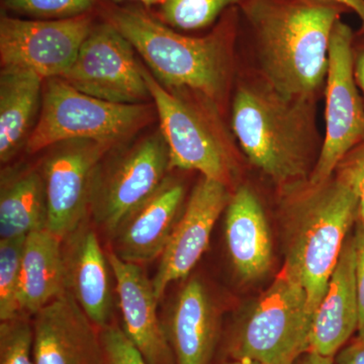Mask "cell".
I'll return each mask as SVG.
<instances>
[{
    "label": "cell",
    "mask_w": 364,
    "mask_h": 364,
    "mask_svg": "<svg viewBox=\"0 0 364 364\" xmlns=\"http://www.w3.org/2000/svg\"><path fill=\"white\" fill-rule=\"evenodd\" d=\"M223 364H262L251 359H232Z\"/></svg>",
    "instance_id": "36"
},
{
    "label": "cell",
    "mask_w": 364,
    "mask_h": 364,
    "mask_svg": "<svg viewBox=\"0 0 364 364\" xmlns=\"http://www.w3.org/2000/svg\"><path fill=\"white\" fill-rule=\"evenodd\" d=\"M316 104L282 95L258 71L235 91L232 131L251 164L279 191L309 181L318 161Z\"/></svg>",
    "instance_id": "3"
},
{
    "label": "cell",
    "mask_w": 364,
    "mask_h": 364,
    "mask_svg": "<svg viewBox=\"0 0 364 364\" xmlns=\"http://www.w3.org/2000/svg\"><path fill=\"white\" fill-rule=\"evenodd\" d=\"M44 79L31 71L2 68L0 75V161L9 162L26 145Z\"/></svg>",
    "instance_id": "22"
},
{
    "label": "cell",
    "mask_w": 364,
    "mask_h": 364,
    "mask_svg": "<svg viewBox=\"0 0 364 364\" xmlns=\"http://www.w3.org/2000/svg\"><path fill=\"white\" fill-rule=\"evenodd\" d=\"M245 0H162L159 18L176 31H196L218 23L232 7H239Z\"/></svg>",
    "instance_id": "24"
},
{
    "label": "cell",
    "mask_w": 364,
    "mask_h": 364,
    "mask_svg": "<svg viewBox=\"0 0 364 364\" xmlns=\"http://www.w3.org/2000/svg\"><path fill=\"white\" fill-rule=\"evenodd\" d=\"M184 198L183 184L166 177L156 193L124 218L112 234V252L139 265L161 257L181 218Z\"/></svg>",
    "instance_id": "16"
},
{
    "label": "cell",
    "mask_w": 364,
    "mask_h": 364,
    "mask_svg": "<svg viewBox=\"0 0 364 364\" xmlns=\"http://www.w3.org/2000/svg\"><path fill=\"white\" fill-rule=\"evenodd\" d=\"M294 364H334V358L323 356L313 351H306Z\"/></svg>",
    "instance_id": "34"
},
{
    "label": "cell",
    "mask_w": 364,
    "mask_h": 364,
    "mask_svg": "<svg viewBox=\"0 0 364 364\" xmlns=\"http://www.w3.org/2000/svg\"><path fill=\"white\" fill-rule=\"evenodd\" d=\"M97 328L67 291L33 315L35 364H105Z\"/></svg>",
    "instance_id": "14"
},
{
    "label": "cell",
    "mask_w": 364,
    "mask_h": 364,
    "mask_svg": "<svg viewBox=\"0 0 364 364\" xmlns=\"http://www.w3.org/2000/svg\"><path fill=\"white\" fill-rule=\"evenodd\" d=\"M225 210L228 252L237 274L245 282L262 279L272 268L273 244L259 198L249 186H239Z\"/></svg>",
    "instance_id": "18"
},
{
    "label": "cell",
    "mask_w": 364,
    "mask_h": 364,
    "mask_svg": "<svg viewBox=\"0 0 364 364\" xmlns=\"http://www.w3.org/2000/svg\"><path fill=\"white\" fill-rule=\"evenodd\" d=\"M149 116L143 104L122 105L90 97L60 77L46 80L42 109L31 132V154L72 140L111 144L133 133Z\"/></svg>",
    "instance_id": "6"
},
{
    "label": "cell",
    "mask_w": 364,
    "mask_h": 364,
    "mask_svg": "<svg viewBox=\"0 0 364 364\" xmlns=\"http://www.w3.org/2000/svg\"><path fill=\"white\" fill-rule=\"evenodd\" d=\"M358 215V195L335 176L280 189L284 267L305 289L313 316Z\"/></svg>",
    "instance_id": "4"
},
{
    "label": "cell",
    "mask_w": 364,
    "mask_h": 364,
    "mask_svg": "<svg viewBox=\"0 0 364 364\" xmlns=\"http://www.w3.org/2000/svg\"><path fill=\"white\" fill-rule=\"evenodd\" d=\"M334 364H364V340L356 338L335 355Z\"/></svg>",
    "instance_id": "32"
},
{
    "label": "cell",
    "mask_w": 364,
    "mask_h": 364,
    "mask_svg": "<svg viewBox=\"0 0 364 364\" xmlns=\"http://www.w3.org/2000/svg\"><path fill=\"white\" fill-rule=\"evenodd\" d=\"M55 146L43 170L47 229L64 240L82 226L98 162L109 144L72 140Z\"/></svg>",
    "instance_id": "12"
},
{
    "label": "cell",
    "mask_w": 364,
    "mask_h": 364,
    "mask_svg": "<svg viewBox=\"0 0 364 364\" xmlns=\"http://www.w3.org/2000/svg\"><path fill=\"white\" fill-rule=\"evenodd\" d=\"M98 0H2L4 13L37 20H61L90 14Z\"/></svg>",
    "instance_id": "26"
},
{
    "label": "cell",
    "mask_w": 364,
    "mask_h": 364,
    "mask_svg": "<svg viewBox=\"0 0 364 364\" xmlns=\"http://www.w3.org/2000/svg\"><path fill=\"white\" fill-rule=\"evenodd\" d=\"M163 325L176 364H210L219 336V318L200 279H191L182 287Z\"/></svg>",
    "instance_id": "20"
},
{
    "label": "cell",
    "mask_w": 364,
    "mask_h": 364,
    "mask_svg": "<svg viewBox=\"0 0 364 364\" xmlns=\"http://www.w3.org/2000/svg\"><path fill=\"white\" fill-rule=\"evenodd\" d=\"M26 237L0 240V320L1 322L23 317L21 312L18 293H20L21 260H23Z\"/></svg>",
    "instance_id": "25"
},
{
    "label": "cell",
    "mask_w": 364,
    "mask_h": 364,
    "mask_svg": "<svg viewBox=\"0 0 364 364\" xmlns=\"http://www.w3.org/2000/svg\"><path fill=\"white\" fill-rule=\"evenodd\" d=\"M100 333L105 364H149L119 326H107Z\"/></svg>",
    "instance_id": "28"
},
{
    "label": "cell",
    "mask_w": 364,
    "mask_h": 364,
    "mask_svg": "<svg viewBox=\"0 0 364 364\" xmlns=\"http://www.w3.org/2000/svg\"><path fill=\"white\" fill-rule=\"evenodd\" d=\"M47 229V202L43 176L26 170L2 181L0 238H20Z\"/></svg>",
    "instance_id": "23"
},
{
    "label": "cell",
    "mask_w": 364,
    "mask_h": 364,
    "mask_svg": "<svg viewBox=\"0 0 364 364\" xmlns=\"http://www.w3.org/2000/svg\"><path fill=\"white\" fill-rule=\"evenodd\" d=\"M168 169V147L161 132L136 144L102 181H93L90 210L95 222L112 236L124 218L156 193Z\"/></svg>",
    "instance_id": "11"
},
{
    "label": "cell",
    "mask_w": 364,
    "mask_h": 364,
    "mask_svg": "<svg viewBox=\"0 0 364 364\" xmlns=\"http://www.w3.org/2000/svg\"><path fill=\"white\" fill-rule=\"evenodd\" d=\"M238 9L260 75L286 97L318 100L333 28L350 11L333 0H245Z\"/></svg>",
    "instance_id": "1"
},
{
    "label": "cell",
    "mask_w": 364,
    "mask_h": 364,
    "mask_svg": "<svg viewBox=\"0 0 364 364\" xmlns=\"http://www.w3.org/2000/svg\"><path fill=\"white\" fill-rule=\"evenodd\" d=\"M33 325L26 317L0 324V364H35Z\"/></svg>",
    "instance_id": "27"
},
{
    "label": "cell",
    "mask_w": 364,
    "mask_h": 364,
    "mask_svg": "<svg viewBox=\"0 0 364 364\" xmlns=\"http://www.w3.org/2000/svg\"><path fill=\"white\" fill-rule=\"evenodd\" d=\"M67 239L70 240L68 250L63 253L67 291L91 322L102 329L111 325L114 311V273L109 258L95 230L80 228Z\"/></svg>",
    "instance_id": "19"
},
{
    "label": "cell",
    "mask_w": 364,
    "mask_h": 364,
    "mask_svg": "<svg viewBox=\"0 0 364 364\" xmlns=\"http://www.w3.org/2000/svg\"><path fill=\"white\" fill-rule=\"evenodd\" d=\"M352 54L354 77L364 100V33H354Z\"/></svg>",
    "instance_id": "31"
},
{
    "label": "cell",
    "mask_w": 364,
    "mask_h": 364,
    "mask_svg": "<svg viewBox=\"0 0 364 364\" xmlns=\"http://www.w3.org/2000/svg\"><path fill=\"white\" fill-rule=\"evenodd\" d=\"M359 321L353 233L347 237L327 289L313 316L310 348L335 358L354 333Z\"/></svg>",
    "instance_id": "17"
},
{
    "label": "cell",
    "mask_w": 364,
    "mask_h": 364,
    "mask_svg": "<svg viewBox=\"0 0 364 364\" xmlns=\"http://www.w3.org/2000/svg\"><path fill=\"white\" fill-rule=\"evenodd\" d=\"M133 45L111 23H93L77 57L62 76L75 90L105 102L138 105L151 97Z\"/></svg>",
    "instance_id": "10"
},
{
    "label": "cell",
    "mask_w": 364,
    "mask_h": 364,
    "mask_svg": "<svg viewBox=\"0 0 364 364\" xmlns=\"http://www.w3.org/2000/svg\"><path fill=\"white\" fill-rule=\"evenodd\" d=\"M334 176L355 191L359 200L358 219H364V140L345 155Z\"/></svg>",
    "instance_id": "29"
},
{
    "label": "cell",
    "mask_w": 364,
    "mask_h": 364,
    "mask_svg": "<svg viewBox=\"0 0 364 364\" xmlns=\"http://www.w3.org/2000/svg\"><path fill=\"white\" fill-rule=\"evenodd\" d=\"M93 23L90 13L61 20H28L2 11V68L31 71L44 80L62 77L77 57Z\"/></svg>",
    "instance_id": "9"
},
{
    "label": "cell",
    "mask_w": 364,
    "mask_h": 364,
    "mask_svg": "<svg viewBox=\"0 0 364 364\" xmlns=\"http://www.w3.org/2000/svg\"><path fill=\"white\" fill-rule=\"evenodd\" d=\"M119 296L122 329L149 364H176L164 325L157 315L153 280L135 263L107 254Z\"/></svg>",
    "instance_id": "15"
},
{
    "label": "cell",
    "mask_w": 364,
    "mask_h": 364,
    "mask_svg": "<svg viewBox=\"0 0 364 364\" xmlns=\"http://www.w3.org/2000/svg\"><path fill=\"white\" fill-rule=\"evenodd\" d=\"M355 279L358 299V338L364 340V219H358L353 231Z\"/></svg>",
    "instance_id": "30"
},
{
    "label": "cell",
    "mask_w": 364,
    "mask_h": 364,
    "mask_svg": "<svg viewBox=\"0 0 364 364\" xmlns=\"http://www.w3.org/2000/svg\"><path fill=\"white\" fill-rule=\"evenodd\" d=\"M312 322L305 289L284 267L235 328L230 358L294 364L310 348Z\"/></svg>",
    "instance_id": "5"
},
{
    "label": "cell",
    "mask_w": 364,
    "mask_h": 364,
    "mask_svg": "<svg viewBox=\"0 0 364 364\" xmlns=\"http://www.w3.org/2000/svg\"><path fill=\"white\" fill-rule=\"evenodd\" d=\"M61 243V239L48 229L37 230L26 237L18 293L21 315L33 316L66 293Z\"/></svg>",
    "instance_id": "21"
},
{
    "label": "cell",
    "mask_w": 364,
    "mask_h": 364,
    "mask_svg": "<svg viewBox=\"0 0 364 364\" xmlns=\"http://www.w3.org/2000/svg\"><path fill=\"white\" fill-rule=\"evenodd\" d=\"M333 1L338 2L348 9L350 13L356 14L361 23L358 32L364 33V0H333Z\"/></svg>",
    "instance_id": "33"
},
{
    "label": "cell",
    "mask_w": 364,
    "mask_h": 364,
    "mask_svg": "<svg viewBox=\"0 0 364 364\" xmlns=\"http://www.w3.org/2000/svg\"><path fill=\"white\" fill-rule=\"evenodd\" d=\"M107 1L112 2V4H123V2L127 1L136 2V4H139L140 6H143L148 9L153 6H160L162 0H107Z\"/></svg>",
    "instance_id": "35"
},
{
    "label": "cell",
    "mask_w": 364,
    "mask_h": 364,
    "mask_svg": "<svg viewBox=\"0 0 364 364\" xmlns=\"http://www.w3.org/2000/svg\"><path fill=\"white\" fill-rule=\"evenodd\" d=\"M231 196L222 182L202 176L193 189L153 279L158 301L171 282L188 277L203 253Z\"/></svg>",
    "instance_id": "13"
},
{
    "label": "cell",
    "mask_w": 364,
    "mask_h": 364,
    "mask_svg": "<svg viewBox=\"0 0 364 364\" xmlns=\"http://www.w3.org/2000/svg\"><path fill=\"white\" fill-rule=\"evenodd\" d=\"M105 1L102 20L133 45L163 86L200 93L215 105L226 98L239 36L238 7L228 9L208 35L193 38L165 25L140 4Z\"/></svg>",
    "instance_id": "2"
},
{
    "label": "cell",
    "mask_w": 364,
    "mask_h": 364,
    "mask_svg": "<svg viewBox=\"0 0 364 364\" xmlns=\"http://www.w3.org/2000/svg\"><path fill=\"white\" fill-rule=\"evenodd\" d=\"M354 32L342 20L331 35L325 85V134L309 181L322 183L334 176L345 155L364 140V100L353 72Z\"/></svg>",
    "instance_id": "8"
},
{
    "label": "cell",
    "mask_w": 364,
    "mask_h": 364,
    "mask_svg": "<svg viewBox=\"0 0 364 364\" xmlns=\"http://www.w3.org/2000/svg\"><path fill=\"white\" fill-rule=\"evenodd\" d=\"M142 73L168 147L170 168L196 170L228 186L235 162L224 133L195 105L166 90L144 66Z\"/></svg>",
    "instance_id": "7"
}]
</instances>
